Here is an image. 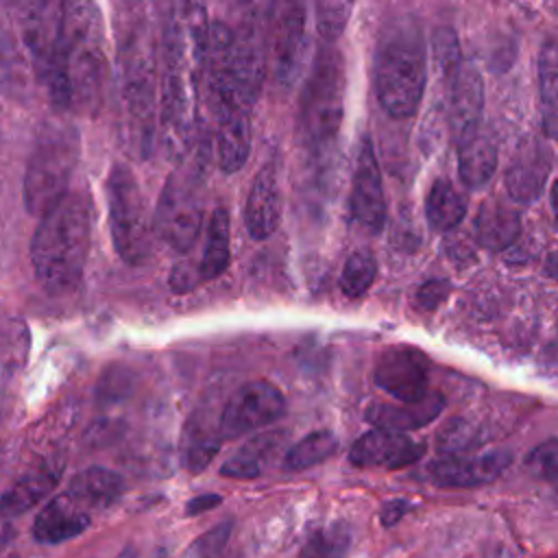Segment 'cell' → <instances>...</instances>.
<instances>
[{
	"mask_svg": "<svg viewBox=\"0 0 558 558\" xmlns=\"http://www.w3.org/2000/svg\"><path fill=\"white\" fill-rule=\"evenodd\" d=\"M207 24L205 0H168L157 48V122L166 153L179 161L196 131Z\"/></svg>",
	"mask_w": 558,
	"mask_h": 558,
	"instance_id": "obj_1",
	"label": "cell"
},
{
	"mask_svg": "<svg viewBox=\"0 0 558 558\" xmlns=\"http://www.w3.org/2000/svg\"><path fill=\"white\" fill-rule=\"evenodd\" d=\"M57 109L94 111L102 96L105 54L100 11L94 0H61L54 39L37 72Z\"/></svg>",
	"mask_w": 558,
	"mask_h": 558,
	"instance_id": "obj_2",
	"label": "cell"
},
{
	"mask_svg": "<svg viewBox=\"0 0 558 558\" xmlns=\"http://www.w3.org/2000/svg\"><path fill=\"white\" fill-rule=\"evenodd\" d=\"M92 240V201L85 190H68L46 214L31 240V264L39 286L65 296L83 279Z\"/></svg>",
	"mask_w": 558,
	"mask_h": 558,
	"instance_id": "obj_3",
	"label": "cell"
},
{
	"mask_svg": "<svg viewBox=\"0 0 558 558\" xmlns=\"http://www.w3.org/2000/svg\"><path fill=\"white\" fill-rule=\"evenodd\" d=\"M427 78V57L421 24L414 15H395L375 46L373 83L381 109L392 118L416 113Z\"/></svg>",
	"mask_w": 558,
	"mask_h": 558,
	"instance_id": "obj_4",
	"label": "cell"
},
{
	"mask_svg": "<svg viewBox=\"0 0 558 558\" xmlns=\"http://www.w3.org/2000/svg\"><path fill=\"white\" fill-rule=\"evenodd\" d=\"M344 59L331 41H325L314 57L299 98L296 131L307 148L323 150L333 144L344 118Z\"/></svg>",
	"mask_w": 558,
	"mask_h": 558,
	"instance_id": "obj_5",
	"label": "cell"
},
{
	"mask_svg": "<svg viewBox=\"0 0 558 558\" xmlns=\"http://www.w3.org/2000/svg\"><path fill=\"white\" fill-rule=\"evenodd\" d=\"M78 161V133L72 126H46L26 161L22 198L31 216L46 214L68 190Z\"/></svg>",
	"mask_w": 558,
	"mask_h": 558,
	"instance_id": "obj_6",
	"label": "cell"
},
{
	"mask_svg": "<svg viewBox=\"0 0 558 558\" xmlns=\"http://www.w3.org/2000/svg\"><path fill=\"white\" fill-rule=\"evenodd\" d=\"M107 207L113 248L122 262L137 266L150 255V222L144 194L126 163H113L107 177Z\"/></svg>",
	"mask_w": 558,
	"mask_h": 558,
	"instance_id": "obj_7",
	"label": "cell"
},
{
	"mask_svg": "<svg viewBox=\"0 0 558 558\" xmlns=\"http://www.w3.org/2000/svg\"><path fill=\"white\" fill-rule=\"evenodd\" d=\"M203 225V183L201 174L192 168H177L159 196L153 231L161 242L179 253H187Z\"/></svg>",
	"mask_w": 558,
	"mask_h": 558,
	"instance_id": "obj_8",
	"label": "cell"
},
{
	"mask_svg": "<svg viewBox=\"0 0 558 558\" xmlns=\"http://www.w3.org/2000/svg\"><path fill=\"white\" fill-rule=\"evenodd\" d=\"M268 31L275 78L290 87L301 72L307 48V0H272Z\"/></svg>",
	"mask_w": 558,
	"mask_h": 558,
	"instance_id": "obj_9",
	"label": "cell"
},
{
	"mask_svg": "<svg viewBox=\"0 0 558 558\" xmlns=\"http://www.w3.org/2000/svg\"><path fill=\"white\" fill-rule=\"evenodd\" d=\"M283 412L286 399L279 388L268 381H248L229 397L218 421V434L220 438L248 436L281 418Z\"/></svg>",
	"mask_w": 558,
	"mask_h": 558,
	"instance_id": "obj_10",
	"label": "cell"
},
{
	"mask_svg": "<svg viewBox=\"0 0 558 558\" xmlns=\"http://www.w3.org/2000/svg\"><path fill=\"white\" fill-rule=\"evenodd\" d=\"M449 105H447V122L449 133L456 146H462L480 131L482 113H484V81L475 65L464 59L458 61L445 74Z\"/></svg>",
	"mask_w": 558,
	"mask_h": 558,
	"instance_id": "obj_11",
	"label": "cell"
},
{
	"mask_svg": "<svg viewBox=\"0 0 558 558\" xmlns=\"http://www.w3.org/2000/svg\"><path fill=\"white\" fill-rule=\"evenodd\" d=\"M349 211L355 225H360L368 233H379L386 222V196L381 183V170L377 163V155L368 135L362 137L353 181L349 196Z\"/></svg>",
	"mask_w": 558,
	"mask_h": 558,
	"instance_id": "obj_12",
	"label": "cell"
},
{
	"mask_svg": "<svg viewBox=\"0 0 558 558\" xmlns=\"http://www.w3.org/2000/svg\"><path fill=\"white\" fill-rule=\"evenodd\" d=\"M432 364L421 349L390 347L375 364V384L395 401H414L429 392Z\"/></svg>",
	"mask_w": 558,
	"mask_h": 558,
	"instance_id": "obj_13",
	"label": "cell"
},
{
	"mask_svg": "<svg viewBox=\"0 0 558 558\" xmlns=\"http://www.w3.org/2000/svg\"><path fill=\"white\" fill-rule=\"evenodd\" d=\"M512 464L510 449H490L477 456H447L427 464L425 477L442 488H473L493 482Z\"/></svg>",
	"mask_w": 558,
	"mask_h": 558,
	"instance_id": "obj_14",
	"label": "cell"
},
{
	"mask_svg": "<svg viewBox=\"0 0 558 558\" xmlns=\"http://www.w3.org/2000/svg\"><path fill=\"white\" fill-rule=\"evenodd\" d=\"M425 451L423 442L412 440L405 436V432H392L375 427L366 434H362L351 451L349 462L360 469H403L414 464Z\"/></svg>",
	"mask_w": 558,
	"mask_h": 558,
	"instance_id": "obj_15",
	"label": "cell"
},
{
	"mask_svg": "<svg viewBox=\"0 0 558 558\" xmlns=\"http://www.w3.org/2000/svg\"><path fill=\"white\" fill-rule=\"evenodd\" d=\"M216 153L225 174L238 172L251 153V109L240 105H216Z\"/></svg>",
	"mask_w": 558,
	"mask_h": 558,
	"instance_id": "obj_16",
	"label": "cell"
},
{
	"mask_svg": "<svg viewBox=\"0 0 558 558\" xmlns=\"http://www.w3.org/2000/svg\"><path fill=\"white\" fill-rule=\"evenodd\" d=\"M92 512L78 504L68 490L54 495L35 517L33 536L37 543L54 545L83 534L89 527Z\"/></svg>",
	"mask_w": 558,
	"mask_h": 558,
	"instance_id": "obj_17",
	"label": "cell"
},
{
	"mask_svg": "<svg viewBox=\"0 0 558 558\" xmlns=\"http://www.w3.org/2000/svg\"><path fill=\"white\" fill-rule=\"evenodd\" d=\"M244 222L255 240H266L277 231L281 222V192L272 166L255 174L244 203Z\"/></svg>",
	"mask_w": 558,
	"mask_h": 558,
	"instance_id": "obj_18",
	"label": "cell"
},
{
	"mask_svg": "<svg viewBox=\"0 0 558 558\" xmlns=\"http://www.w3.org/2000/svg\"><path fill=\"white\" fill-rule=\"evenodd\" d=\"M445 408V399L438 392H427L414 401H397V403H373L364 416L373 427L392 429V432H410L425 427Z\"/></svg>",
	"mask_w": 558,
	"mask_h": 558,
	"instance_id": "obj_19",
	"label": "cell"
},
{
	"mask_svg": "<svg viewBox=\"0 0 558 558\" xmlns=\"http://www.w3.org/2000/svg\"><path fill=\"white\" fill-rule=\"evenodd\" d=\"M46 9L48 0H9V15L22 44L31 52L35 72L46 63L54 39V28L46 31Z\"/></svg>",
	"mask_w": 558,
	"mask_h": 558,
	"instance_id": "obj_20",
	"label": "cell"
},
{
	"mask_svg": "<svg viewBox=\"0 0 558 558\" xmlns=\"http://www.w3.org/2000/svg\"><path fill=\"white\" fill-rule=\"evenodd\" d=\"M551 170V157L543 144H530L521 148L512 166L506 172V190L517 203H532L541 196L545 179Z\"/></svg>",
	"mask_w": 558,
	"mask_h": 558,
	"instance_id": "obj_21",
	"label": "cell"
},
{
	"mask_svg": "<svg viewBox=\"0 0 558 558\" xmlns=\"http://www.w3.org/2000/svg\"><path fill=\"white\" fill-rule=\"evenodd\" d=\"M63 464L46 460L33 469H28L0 499V514L2 517H20L33 506H37L57 484L61 477Z\"/></svg>",
	"mask_w": 558,
	"mask_h": 558,
	"instance_id": "obj_22",
	"label": "cell"
},
{
	"mask_svg": "<svg viewBox=\"0 0 558 558\" xmlns=\"http://www.w3.org/2000/svg\"><path fill=\"white\" fill-rule=\"evenodd\" d=\"M521 233V216L501 201L482 203L475 218V238L488 251H506Z\"/></svg>",
	"mask_w": 558,
	"mask_h": 558,
	"instance_id": "obj_23",
	"label": "cell"
},
{
	"mask_svg": "<svg viewBox=\"0 0 558 558\" xmlns=\"http://www.w3.org/2000/svg\"><path fill=\"white\" fill-rule=\"evenodd\" d=\"M65 490L92 512L111 506L122 495L124 482L116 471L105 466H87L70 480Z\"/></svg>",
	"mask_w": 558,
	"mask_h": 558,
	"instance_id": "obj_24",
	"label": "cell"
},
{
	"mask_svg": "<svg viewBox=\"0 0 558 558\" xmlns=\"http://www.w3.org/2000/svg\"><path fill=\"white\" fill-rule=\"evenodd\" d=\"M460 148L458 172L469 190H482L497 170V146L488 135L480 131L466 140Z\"/></svg>",
	"mask_w": 558,
	"mask_h": 558,
	"instance_id": "obj_25",
	"label": "cell"
},
{
	"mask_svg": "<svg viewBox=\"0 0 558 558\" xmlns=\"http://www.w3.org/2000/svg\"><path fill=\"white\" fill-rule=\"evenodd\" d=\"M281 440H283L281 432H270L248 440L220 466V475L233 477V480H253L262 475L264 466L268 464L272 453L279 449Z\"/></svg>",
	"mask_w": 558,
	"mask_h": 558,
	"instance_id": "obj_26",
	"label": "cell"
},
{
	"mask_svg": "<svg viewBox=\"0 0 558 558\" xmlns=\"http://www.w3.org/2000/svg\"><path fill=\"white\" fill-rule=\"evenodd\" d=\"M466 216V201L447 179H436L425 198V218L432 229H456Z\"/></svg>",
	"mask_w": 558,
	"mask_h": 558,
	"instance_id": "obj_27",
	"label": "cell"
},
{
	"mask_svg": "<svg viewBox=\"0 0 558 558\" xmlns=\"http://www.w3.org/2000/svg\"><path fill=\"white\" fill-rule=\"evenodd\" d=\"M229 211L225 207H216L209 216L205 248L198 259V272L203 281H211L220 277L229 268Z\"/></svg>",
	"mask_w": 558,
	"mask_h": 558,
	"instance_id": "obj_28",
	"label": "cell"
},
{
	"mask_svg": "<svg viewBox=\"0 0 558 558\" xmlns=\"http://www.w3.org/2000/svg\"><path fill=\"white\" fill-rule=\"evenodd\" d=\"M538 96L545 133L554 137L558 118V48L551 37L545 39L538 54Z\"/></svg>",
	"mask_w": 558,
	"mask_h": 558,
	"instance_id": "obj_29",
	"label": "cell"
},
{
	"mask_svg": "<svg viewBox=\"0 0 558 558\" xmlns=\"http://www.w3.org/2000/svg\"><path fill=\"white\" fill-rule=\"evenodd\" d=\"M336 449H338V438L327 429H318L307 434L305 438H301L296 445L288 449L283 466L288 471H305L327 460Z\"/></svg>",
	"mask_w": 558,
	"mask_h": 558,
	"instance_id": "obj_30",
	"label": "cell"
},
{
	"mask_svg": "<svg viewBox=\"0 0 558 558\" xmlns=\"http://www.w3.org/2000/svg\"><path fill=\"white\" fill-rule=\"evenodd\" d=\"M486 440L482 427L469 418H451L436 434V449L442 456H460Z\"/></svg>",
	"mask_w": 558,
	"mask_h": 558,
	"instance_id": "obj_31",
	"label": "cell"
},
{
	"mask_svg": "<svg viewBox=\"0 0 558 558\" xmlns=\"http://www.w3.org/2000/svg\"><path fill=\"white\" fill-rule=\"evenodd\" d=\"M377 277V262L368 251H355L347 257L340 272V290L349 299L362 296Z\"/></svg>",
	"mask_w": 558,
	"mask_h": 558,
	"instance_id": "obj_32",
	"label": "cell"
},
{
	"mask_svg": "<svg viewBox=\"0 0 558 558\" xmlns=\"http://www.w3.org/2000/svg\"><path fill=\"white\" fill-rule=\"evenodd\" d=\"M220 434L211 432L209 427H201V425H192V432L185 436V445H183V464L190 473H201L218 453L220 449Z\"/></svg>",
	"mask_w": 558,
	"mask_h": 558,
	"instance_id": "obj_33",
	"label": "cell"
},
{
	"mask_svg": "<svg viewBox=\"0 0 558 558\" xmlns=\"http://www.w3.org/2000/svg\"><path fill=\"white\" fill-rule=\"evenodd\" d=\"M353 7L355 0H314L316 31L323 37V41L336 44V39L344 33Z\"/></svg>",
	"mask_w": 558,
	"mask_h": 558,
	"instance_id": "obj_34",
	"label": "cell"
},
{
	"mask_svg": "<svg viewBox=\"0 0 558 558\" xmlns=\"http://www.w3.org/2000/svg\"><path fill=\"white\" fill-rule=\"evenodd\" d=\"M0 338H4L0 340L4 364L11 368H20V364H24L28 355V327L20 318L9 316L7 329L0 327Z\"/></svg>",
	"mask_w": 558,
	"mask_h": 558,
	"instance_id": "obj_35",
	"label": "cell"
},
{
	"mask_svg": "<svg viewBox=\"0 0 558 558\" xmlns=\"http://www.w3.org/2000/svg\"><path fill=\"white\" fill-rule=\"evenodd\" d=\"M527 469L532 475L547 480V482H556V473H558V447H556V438H549L545 442H541L538 447H534L527 456Z\"/></svg>",
	"mask_w": 558,
	"mask_h": 558,
	"instance_id": "obj_36",
	"label": "cell"
},
{
	"mask_svg": "<svg viewBox=\"0 0 558 558\" xmlns=\"http://www.w3.org/2000/svg\"><path fill=\"white\" fill-rule=\"evenodd\" d=\"M349 547V534L344 525H333L316 536L303 547L301 554H314V556H333V554H344Z\"/></svg>",
	"mask_w": 558,
	"mask_h": 558,
	"instance_id": "obj_37",
	"label": "cell"
},
{
	"mask_svg": "<svg viewBox=\"0 0 558 558\" xmlns=\"http://www.w3.org/2000/svg\"><path fill=\"white\" fill-rule=\"evenodd\" d=\"M229 534H231V523H229V521H222V523H218L216 527H211L209 532L201 534V536L185 549V556H209V554H218V551L227 545Z\"/></svg>",
	"mask_w": 558,
	"mask_h": 558,
	"instance_id": "obj_38",
	"label": "cell"
},
{
	"mask_svg": "<svg viewBox=\"0 0 558 558\" xmlns=\"http://www.w3.org/2000/svg\"><path fill=\"white\" fill-rule=\"evenodd\" d=\"M449 290H451L449 281H445V279H429V281H425L423 286L416 288L414 305L418 310H423V312H432V310H436L447 299Z\"/></svg>",
	"mask_w": 558,
	"mask_h": 558,
	"instance_id": "obj_39",
	"label": "cell"
},
{
	"mask_svg": "<svg viewBox=\"0 0 558 558\" xmlns=\"http://www.w3.org/2000/svg\"><path fill=\"white\" fill-rule=\"evenodd\" d=\"M201 272H198V264L192 262H179L172 266L170 270V288L174 292H190L192 288H196L201 283Z\"/></svg>",
	"mask_w": 558,
	"mask_h": 558,
	"instance_id": "obj_40",
	"label": "cell"
},
{
	"mask_svg": "<svg viewBox=\"0 0 558 558\" xmlns=\"http://www.w3.org/2000/svg\"><path fill=\"white\" fill-rule=\"evenodd\" d=\"M124 388H129V381H126V373L124 371H109L105 373L100 386H98V395L100 399H111V397H122L124 395Z\"/></svg>",
	"mask_w": 558,
	"mask_h": 558,
	"instance_id": "obj_41",
	"label": "cell"
},
{
	"mask_svg": "<svg viewBox=\"0 0 558 558\" xmlns=\"http://www.w3.org/2000/svg\"><path fill=\"white\" fill-rule=\"evenodd\" d=\"M408 510H410V504L403 501V499L386 501L384 508H381V523L384 525H395Z\"/></svg>",
	"mask_w": 558,
	"mask_h": 558,
	"instance_id": "obj_42",
	"label": "cell"
},
{
	"mask_svg": "<svg viewBox=\"0 0 558 558\" xmlns=\"http://www.w3.org/2000/svg\"><path fill=\"white\" fill-rule=\"evenodd\" d=\"M218 504H220V495L205 493V495H198V497L190 499L187 506H185V512H187V514H201V512H205V510L216 508Z\"/></svg>",
	"mask_w": 558,
	"mask_h": 558,
	"instance_id": "obj_43",
	"label": "cell"
}]
</instances>
